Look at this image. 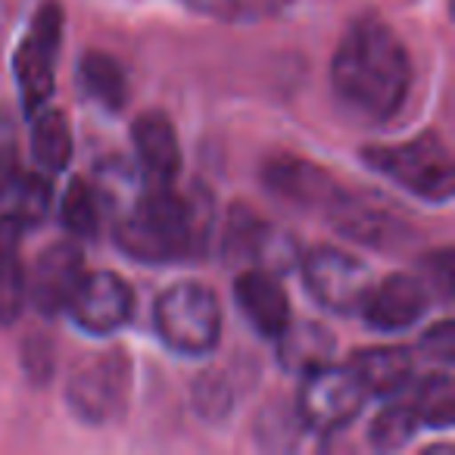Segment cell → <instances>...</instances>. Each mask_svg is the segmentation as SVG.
Segmentation results:
<instances>
[{
	"label": "cell",
	"mask_w": 455,
	"mask_h": 455,
	"mask_svg": "<svg viewBox=\"0 0 455 455\" xmlns=\"http://www.w3.org/2000/svg\"><path fill=\"white\" fill-rule=\"evenodd\" d=\"M84 278V259L76 243H53L38 256L26 281V297L44 315H57L72 303Z\"/></svg>",
	"instance_id": "obj_9"
},
{
	"label": "cell",
	"mask_w": 455,
	"mask_h": 455,
	"mask_svg": "<svg viewBox=\"0 0 455 455\" xmlns=\"http://www.w3.org/2000/svg\"><path fill=\"white\" fill-rule=\"evenodd\" d=\"M60 41H63V10L57 0H47L16 51V82H20L28 116L44 107L53 94V66H57Z\"/></svg>",
	"instance_id": "obj_7"
},
{
	"label": "cell",
	"mask_w": 455,
	"mask_h": 455,
	"mask_svg": "<svg viewBox=\"0 0 455 455\" xmlns=\"http://www.w3.org/2000/svg\"><path fill=\"white\" fill-rule=\"evenodd\" d=\"M78 88L94 103H100L103 109H113V113L125 107L128 100L125 69L109 53H97V51L84 53L82 63H78Z\"/></svg>",
	"instance_id": "obj_16"
},
{
	"label": "cell",
	"mask_w": 455,
	"mask_h": 455,
	"mask_svg": "<svg viewBox=\"0 0 455 455\" xmlns=\"http://www.w3.org/2000/svg\"><path fill=\"white\" fill-rule=\"evenodd\" d=\"M26 303V272L20 259L0 268V322H13Z\"/></svg>",
	"instance_id": "obj_23"
},
{
	"label": "cell",
	"mask_w": 455,
	"mask_h": 455,
	"mask_svg": "<svg viewBox=\"0 0 455 455\" xmlns=\"http://www.w3.org/2000/svg\"><path fill=\"white\" fill-rule=\"evenodd\" d=\"M134 150L150 184H172L181 169V147L175 125L163 113H144L134 119Z\"/></svg>",
	"instance_id": "obj_13"
},
{
	"label": "cell",
	"mask_w": 455,
	"mask_h": 455,
	"mask_svg": "<svg viewBox=\"0 0 455 455\" xmlns=\"http://www.w3.org/2000/svg\"><path fill=\"white\" fill-rule=\"evenodd\" d=\"M132 306L134 297L119 275L97 272L84 275L76 297H72V303L66 309L72 312L76 324H82L91 334H113V331H119L132 318Z\"/></svg>",
	"instance_id": "obj_10"
},
{
	"label": "cell",
	"mask_w": 455,
	"mask_h": 455,
	"mask_svg": "<svg viewBox=\"0 0 455 455\" xmlns=\"http://www.w3.org/2000/svg\"><path fill=\"white\" fill-rule=\"evenodd\" d=\"M32 156L47 175H57L72 159V128L60 109H35L32 122Z\"/></svg>",
	"instance_id": "obj_17"
},
{
	"label": "cell",
	"mask_w": 455,
	"mask_h": 455,
	"mask_svg": "<svg viewBox=\"0 0 455 455\" xmlns=\"http://www.w3.org/2000/svg\"><path fill=\"white\" fill-rule=\"evenodd\" d=\"M421 347L427 349L434 359H440V362H452L455 359V328H452V322H440L436 328H430V334L421 340Z\"/></svg>",
	"instance_id": "obj_24"
},
{
	"label": "cell",
	"mask_w": 455,
	"mask_h": 455,
	"mask_svg": "<svg viewBox=\"0 0 455 455\" xmlns=\"http://www.w3.org/2000/svg\"><path fill=\"white\" fill-rule=\"evenodd\" d=\"M16 178H20V165H16L13 147H0V203L7 200Z\"/></svg>",
	"instance_id": "obj_26"
},
{
	"label": "cell",
	"mask_w": 455,
	"mask_h": 455,
	"mask_svg": "<svg viewBox=\"0 0 455 455\" xmlns=\"http://www.w3.org/2000/svg\"><path fill=\"white\" fill-rule=\"evenodd\" d=\"M331 84L349 113L368 122H387L409 97V51L380 20L353 22L331 60Z\"/></svg>",
	"instance_id": "obj_1"
},
{
	"label": "cell",
	"mask_w": 455,
	"mask_h": 455,
	"mask_svg": "<svg viewBox=\"0 0 455 455\" xmlns=\"http://www.w3.org/2000/svg\"><path fill=\"white\" fill-rule=\"evenodd\" d=\"M266 184L275 194L303 203V206H318V203L337 206L334 181L328 175H322L318 169H312L309 163H299V159H278V163H272L266 169Z\"/></svg>",
	"instance_id": "obj_15"
},
{
	"label": "cell",
	"mask_w": 455,
	"mask_h": 455,
	"mask_svg": "<svg viewBox=\"0 0 455 455\" xmlns=\"http://www.w3.org/2000/svg\"><path fill=\"white\" fill-rule=\"evenodd\" d=\"M303 278L312 299L340 315L359 309L371 287V272L365 262L331 247H315L303 256Z\"/></svg>",
	"instance_id": "obj_8"
},
{
	"label": "cell",
	"mask_w": 455,
	"mask_h": 455,
	"mask_svg": "<svg viewBox=\"0 0 455 455\" xmlns=\"http://www.w3.org/2000/svg\"><path fill=\"white\" fill-rule=\"evenodd\" d=\"M368 393L349 365H322L303 371L297 411L299 421L315 434H334L343 430L365 405Z\"/></svg>",
	"instance_id": "obj_5"
},
{
	"label": "cell",
	"mask_w": 455,
	"mask_h": 455,
	"mask_svg": "<svg viewBox=\"0 0 455 455\" xmlns=\"http://www.w3.org/2000/svg\"><path fill=\"white\" fill-rule=\"evenodd\" d=\"M349 368L362 380L368 396H393V393L405 390V384L411 380V371H415L411 355L399 347L362 349V353L353 355Z\"/></svg>",
	"instance_id": "obj_14"
},
{
	"label": "cell",
	"mask_w": 455,
	"mask_h": 455,
	"mask_svg": "<svg viewBox=\"0 0 455 455\" xmlns=\"http://www.w3.org/2000/svg\"><path fill=\"white\" fill-rule=\"evenodd\" d=\"M4 203H10L7 215L20 219L22 225H38L53 206V188L41 175H20Z\"/></svg>",
	"instance_id": "obj_20"
},
{
	"label": "cell",
	"mask_w": 455,
	"mask_h": 455,
	"mask_svg": "<svg viewBox=\"0 0 455 455\" xmlns=\"http://www.w3.org/2000/svg\"><path fill=\"white\" fill-rule=\"evenodd\" d=\"M362 315L378 331H405L427 309V287L411 275H390L380 284H371L362 299Z\"/></svg>",
	"instance_id": "obj_11"
},
{
	"label": "cell",
	"mask_w": 455,
	"mask_h": 455,
	"mask_svg": "<svg viewBox=\"0 0 455 455\" xmlns=\"http://www.w3.org/2000/svg\"><path fill=\"white\" fill-rule=\"evenodd\" d=\"M365 159L380 175H387L390 181H396L399 188L421 196V200L446 203L452 196V156L434 132L418 134L415 140H405V144L371 147V150H365Z\"/></svg>",
	"instance_id": "obj_3"
},
{
	"label": "cell",
	"mask_w": 455,
	"mask_h": 455,
	"mask_svg": "<svg viewBox=\"0 0 455 455\" xmlns=\"http://www.w3.org/2000/svg\"><path fill=\"white\" fill-rule=\"evenodd\" d=\"M60 219H63L69 235L94 237L97 228H100V194H97L88 181L76 178V181L66 188L63 203H60Z\"/></svg>",
	"instance_id": "obj_19"
},
{
	"label": "cell",
	"mask_w": 455,
	"mask_h": 455,
	"mask_svg": "<svg viewBox=\"0 0 455 455\" xmlns=\"http://www.w3.org/2000/svg\"><path fill=\"white\" fill-rule=\"evenodd\" d=\"M415 411L430 427H449L455 421V387L449 374H430L415 393Z\"/></svg>",
	"instance_id": "obj_22"
},
{
	"label": "cell",
	"mask_w": 455,
	"mask_h": 455,
	"mask_svg": "<svg viewBox=\"0 0 455 455\" xmlns=\"http://www.w3.org/2000/svg\"><path fill=\"white\" fill-rule=\"evenodd\" d=\"M278 340H281V359L293 371H309V368L328 362V355L334 353V340L318 324H299V328L287 324Z\"/></svg>",
	"instance_id": "obj_18"
},
{
	"label": "cell",
	"mask_w": 455,
	"mask_h": 455,
	"mask_svg": "<svg viewBox=\"0 0 455 455\" xmlns=\"http://www.w3.org/2000/svg\"><path fill=\"white\" fill-rule=\"evenodd\" d=\"M22 221L13 219V215H0V268L16 262L20 256V243H22Z\"/></svg>",
	"instance_id": "obj_25"
},
{
	"label": "cell",
	"mask_w": 455,
	"mask_h": 455,
	"mask_svg": "<svg viewBox=\"0 0 455 455\" xmlns=\"http://www.w3.org/2000/svg\"><path fill=\"white\" fill-rule=\"evenodd\" d=\"M128 387H132V365L125 353H100L78 365L66 384V399L69 409L82 421L107 424L122 415L128 403Z\"/></svg>",
	"instance_id": "obj_6"
},
{
	"label": "cell",
	"mask_w": 455,
	"mask_h": 455,
	"mask_svg": "<svg viewBox=\"0 0 455 455\" xmlns=\"http://www.w3.org/2000/svg\"><path fill=\"white\" fill-rule=\"evenodd\" d=\"M156 334L181 355H206L221 337V309L212 291L200 284H175L156 299Z\"/></svg>",
	"instance_id": "obj_4"
},
{
	"label": "cell",
	"mask_w": 455,
	"mask_h": 455,
	"mask_svg": "<svg viewBox=\"0 0 455 455\" xmlns=\"http://www.w3.org/2000/svg\"><path fill=\"white\" fill-rule=\"evenodd\" d=\"M418 424H421V418H418L415 405H387L384 411H380L378 418L371 421V427H368V440H371L374 449H384V452H393V449H403L405 443L415 436Z\"/></svg>",
	"instance_id": "obj_21"
},
{
	"label": "cell",
	"mask_w": 455,
	"mask_h": 455,
	"mask_svg": "<svg viewBox=\"0 0 455 455\" xmlns=\"http://www.w3.org/2000/svg\"><path fill=\"white\" fill-rule=\"evenodd\" d=\"M235 297L247 322L259 331L262 337H275L278 340L284 328L291 324V306H287V293L275 272L268 268H247L237 278Z\"/></svg>",
	"instance_id": "obj_12"
},
{
	"label": "cell",
	"mask_w": 455,
	"mask_h": 455,
	"mask_svg": "<svg viewBox=\"0 0 455 455\" xmlns=\"http://www.w3.org/2000/svg\"><path fill=\"white\" fill-rule=\"evenodd\" d=\"M116 241L140 262H175L194 250L196 219L172 184H150V190L128 206Z\"/></svg>",
	"instance_id": "obj_2"
}]
</instances>
